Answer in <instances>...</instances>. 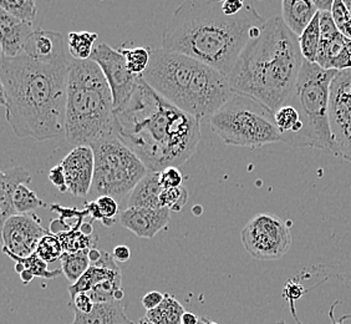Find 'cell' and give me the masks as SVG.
<instances>
[{"label":"cell","mask_w":351,"mask_h":324,"mask_svg":"<svg viewBox=\"0 0 351 324\" xmlns=\"http://www.w3.org/2000/svg\"><path fill=\"white\" fill-rule=\"evenodd\" d=\"M244 248L259 261H277L291 250V223L271 213H258L241 232Z\"/></svg>","instance_id":"obj_10"},{"label":"cell","mask_w":351,"mask_h":324,"mask_svg":"<svg viewBox=\"0 0 351 324\" xmlns=\"http://www.w3.org/2000/svg\"><path fill=\"white\" fill-rule=\"evenodd\" d=\"M322 43V30H320V12H317L311 24L305 27L304 32L299 36V47L305 61L315 62L317 50Z\"/></svg>","instance_id":"obj_25"},{"label":"cell","mask_w":351,"mask_h":324,"mask_svg":"<svg viewBox=\"0 0 351 324\" xmlns=\"http://www.w3.org/2000/svg\"><path fill=\"white\" fill-rule=\"evenodd\" d=\"M35 252L47 264H53L55 261L60 259L64 253V248L59 236L49 231V233L41 238Z\"/></svg>","instance_id":"obj_34"},{"label":"cell","mask_w":351,"mask_h":324,"mask_svg":"<svg viewBox=\"0 0 351 324\" xmlns=\"http://www.w3.org/2000/svg\"><path fill=\"white\" fill-rule=\"evenodd\" d=\"M345 36L337 25H328L322 29V43L317 50V62L319 67L332 70V64L343 51Z\"/></svg>","instance_id":"obj_22"},{"label":"cell","mask_w":351,"mask_h":324,"mask_svg":"<svg viewBox=\"0 0 351 324\" xmlns=\"http://www.w3.org/2000/svg\"><path fill=\"white\" fill-rule=\"evenodd\" d=\"M244 7V0H223V12L227 15H237L243 10Z\"/></svg>","instance_id":"obj_44"},{"label":"cell","mask_w":351,"mask_h":324,"mask_svg":"<svg viewBox=\"0 0 351 324\" xmlns=\"http://www.w3.org/2000/svg\"><path fill=\"white\" fill-rule=\"evenodd\" d=\"M198 324H208V319H206V318H201Z\"/></svg>","instance_id":"obj_56"},{"label":"cell","mask_w":351,"mask_h":324,"mask_svg":"<svg viewBox=\"0 0 351 324\" xmlns=\"http://www.w3.org/2000/svg\"><path fill=\"white\" fill-rule=\"evenodd\" d=\"M71 305L74 311L88 314L94 310L95 302L88 296V292H82V293H77L74 298H71Z\"/></svg>","instance_id":"obj_41"},{"label":"cell","mask_w":351,"mask_h":324,"mask_svg":"<svg viewBox=\"0 0 351 324\" xmlns=\"http://www.w3.org/2000/svg\"><path fill=\"white\" fill-rule=\"evenodd\" d=\"M0 8L21 21H33L38 15L35 0H0Z\"/></svg>","instance_id":"obj_33"},{"label":"cell","mask_w":351,"mask_h":324,"mask_svg":"<svg viewBox=\"0 0 351 324\" xmlns=\"http://www.w3.org/2000/svg\"><path fill=\"white\" fill-rule=\"evenodd\" d=\"M341 33H343L346 38L351 39V18L350 21H348V23L345 24L344 27L341 29Z\"/></svg>","instance_id":"obj_53"},{"label":"cell","mask_w":351,"mask_h":324,"mask_svg":"<svg viewBox=\"0 0 351 324\" xmlns=\"http://www.w3.org/2000/svg\"><path fill=\"white\" fill-rule=\"evenodd\" d=\"M184 308L173 296L165 293V299L155 310L146 312V317L155 324H181Z\"/></svg>","instance_id":"obj_24"},{"label":"cell","mask_w":351,"mask_h":324,"mask_svg":"<svg viewBox=\"0 0 351 324\" xmlns=\"http://www.w3.org/2000/svg\"><path fill=\"white\" fill-rule=\"evenodd\" d=\"M99 209L102 215V223L106 227H111L119 215V203L117 200L111 196H99L96 198Z\"/></svg>","instance_id":"obj_37"},{"label":"cell","mask_w":351,"mask_h":324,"mask_svg":"<svg viewBox=\"0 0 351 324\" xmlns=\"http://www.w3.org/2000/svg\"><path fill=\"white\" fill-rule=\"evenodd\" d=\"M65 137L76 146L117 137L115 105L101 68L88 60H73L69 71Z\"/></svg>","instance_id":"obj_6"},{"label":"cell","mask_w":351,"mask_h":324,"mask_svg":"<svg viewBox=\"0 0 351 324\" xmlns=\"http://www.w3.org/2000/svg\"><path fill=\"white\" fill-rule=\"evenodd\" d=\"M162 189V185L160 183V171H149L132 189L130 195L129 207L162 209L160 205Z\"/></svg>","instance_id":"obj_21"},{"label":"cell","mask_w":351,"mask_h":324,"mask_svg":"<svg viewBox=\"0 0 351 324\" xmlns=\"http://www.w3.org/2000/svg\"><path fill=\"white\" fill-rule=\"evenodd\" d=\"M189 200V192L183 186L175 189H163L160 196L161 207L169 209L172 212H180L186 206Z\"/></svg>","instance_id":"obj_36"},{"label":"cell","mask_w":351,"mask_h":324,"mask_svg":"<svg viewBox=\"0 0 351 324\" xmlns=\"http://www.w3.org/2000/svg\"><path fill=\"white\" fill-rule=\"evenodd\" d=\"M102 251L97 250L96 247L91 248L88 251V259H90V264H95L100 258H101Z\"/></svg>","instance_id":"obj_49"},{"label":"cell","mask_w":351,"mask_h":324,"mask_svg":"<svg viewBox=\"0 0 351 324\" xmlns=\"http://www.w3.org/2000/svg\"><path fill=\"white\" fill-rule=\"evenodd\" d=\"M99 35L90 32H71L69 33V53L74 60H88L94 51L95 41Z\"/></svg>","instance_id":"obj_27"},{"label":"cell","mask_w":351,"mask_h":324,"mask_svg":"<svg viewBox=\"0 0 351 324\" xmlns=\"http://www.w3.org/2000/svg\"><path fill=\"white\" fill-rule=\"evenodd\" d=\"M331 15H332L334 21L338 25L340 32L344 27L345 24L350 21L351 18V14L349 13V10H348V8L345 5L343 0H334L332 8H331Z\"/></svg>","instance_id":"obj_39"},{"label":"cell","mask_w":351,"mask_h":324,"mask_svg":"<svg viewBox=\"0 0 351 324\" xmlns=\"http://www.w3.org/2000/svg\"><path fill=\"white\" fill-rule=\"evenodd\" d=\"M142 79L166 100L199 120L210 117L234 94L221 71L163 47L151 49V61Z\"/></svg>","instance_id":"obj_5"},{"label":"cell","mask_w":351,"mask_h":324,"mask_svg":"<svg viewBox=\"0 0 351 324\" xmlns=\"http://www.w3.org/2000/svg\"><path fill=\"white\" fill-rule=\"evenodd\" d=\"M21 281H23V284H30L32 281H33V278H34V275L30 272V270H23L21 273Z\"/></svg>","instance_id":"obj_50"},{"label":"cell","mask_w":351,"mask_h":324,"mask_svg":"<svg viewBox=\"0 0 351 324\" xmlns=\"http://www.w3.org/2000/svg\"><path fill=\"white\" fill-rule=\"evenodd\" d=\"M305 59L294 34L282 16L264 23L228 75L230 88L277 111L289 100Z\"/></svg>","instance_id":"obj_4"},{"label":"cell","mask_w":351,"mask_h":324,"mask_svg":"<svg viewBox=\"0 0 351 324\" xmlns=\"http://www.w3.org/2000/svg\"><path fill=\"white\" fill-rule=\"evenodd\" d=\"M80 230L86 233V235H94V229H93V223L84 222Z\"/></svg>","instance_id":"obj_52"},{"label":"cell","mask_w":351,"mask_h":324,"mask_svg":"<svg viewBox=\"0 0 351 324\" xmlns=\"http://www.w3.org/2000/svg\"><path fill=\"white\" fill-rule=\"evenodd\" d=\"M329 122L331 155L351 163V69L338 71L331 81Z\"/></svg>","instance_id":"obj_11"},{"label":"cell","mask_w":351,"mask_h":324,"mask_svg":"<svg viewBox=\"0 0 351 324\" xmlns=\"http://www.w3.org/2000/svg\"><path fill=\"white\" fill-rule=\"evenodd\" d=\"M210 130L226 145L258 149L280 142L274 111L243 94L232 95L210 117Z\"/></svg>","instance_id":"obj_8"},{"label":"cell","mask_w":351,"mask_h":324,"mask_svg":"<svg viewBox=\"0 0 351 324\" xmlns=\"http://www.w3.org/2000/svg\"><path fill=\"white\" fill-rule=\"evenodd\" d=\"M201 318L197 317L195 313L192 312H184L183 313L182 319H181V324H198Z\"/></svg>","instance_id":"obj_48"},{"label":"cell","mask_w":351,"mask_h":324,"mask_svg":"<svg viewBox=\"0 0 351 324\" xmlns=\"http://www.w3.org/2000/svg\"><path fill=\"white\" fill-rule=\"evenodd\" d=\"M90 59L101 68L112 93L115 110L122 108L134 94L140 76H136L130 71L121 51L110 47L106 43H101L95 47Z\"/></svg>","instance_id":"obj_12"},{"label":"cell","mask_w":351,"mask_h":324,"mask_svg":"<svg viewBox=\"0 0 351 324\" xmlns=\"http://www.w3.org/2000/svg\"><path fill=\"white\" fill-rule=\"evenodd\" d=\"M32 183V176L21 166H14L0 174V220L1 224L9 217L18 215L14 207V195L21 183L29 185Z\"/></svg>","instance_id":"obj_18"},{"label":"cell","mask_w":351,"mask_h":324,"mask_svg":"<svg viewBox=\"0 0 351 324\" xmlns=\"http://www.w3.org/2000/svg\"><path fill=\"white\" fill-rule=\"evenodd\" d=\"M94 180L91 191L96 196L121 200L149 172L141 159L119 137L94 143Z\"/></svg>","instance_id":"obj_9"},{"label":"cell","mask_w":351,"mask_h":324,"mask_svg":"<svg viewBox=\"0 0 351 324\" xmlns=\"http://www.w3.org/2000/svg\"><path fill=\"white\" fill-rule=\"evenodd\" d=\"M151 49L152 47H122L121 54L125 56L130 71L136 76H142L146 73L151 61Z\"/></svg>","instance_id":"obj_31"},{"label":"cell","mask_w":351,"mask_h":324,"mask_svg":"<svg viewBox=\"0 0 351 324\" xmlns=\"http://www.w3.org/2000/svg\"><path fill=\"white\" fill-rule=\"evenodd\" d=\"M23 54L41 62H56L68 59L61 33L40 29L30 35L23 49Z\"/></svg>","instance_id":"obj_17"},{"label":"cell","mask_w":351,"mask_h":324,"mask_svg":"<svg viewBox=\"0 0 351 324\" xmlns=\"http://www.w3.org/2000/svg\"><path fill=\"white\" fill-rule=\"evenodd\" d=\"M64 252L76 253L80 251L95 248L97 243V237L95 235H86L82 230L64 231L59 235Z\"/></svg>","instance_id":"obj_28"},{"label":"cell","mask_w":351,"mask_h":324,"mask_svg":"<svg viewBox=\"0 0 351 324\" xmlns=\"http://www.w3.org/2000/svg\"><path fill=\"white\" fill-rule=\"evenodd\" d=\"M121 284L122 277L104 281L101 284H96L94 288L88 290V296L91 297L95 303L122 301L125 293L122 290Z\"/></svg>","instance_id":"obj_30"},{"label":"cell","mask_w":351,"mask_h":324,"mask_svg":"<svg viewBox=\"0 0 351 324\" xmlns=\"http://www.w3.org/2000/svg\"><path fill=\"white\" fill-rule=\"evenodd\" d=\"M49 181L53 183L55 187L60 191L61 194L69 192L65 170H64L61 163L55 165L54 167L49 171Z\"/></svg>","instance_id":"obj_40"},{"label":"cell","mask_w":351,"mask_h":324,"mask_svg":"<svg viewBox=\"0 0 351 324\" xmlns=\"http://www.w3.org/2000/svg\"><path fill=\"white\" fill-rule=\"evenodd\" d=\"M160 183L162 185L163 189L181 187L183 183L182 174L176 166H169L160 171Z\"/></svg>","instance_id":"obj_38"},{"label":"cell","mask_w":351,"mask_h":324,"mask_svg":"<svg viewBox=\"0 0 351 324\" xmlns=\"http://www.w3.org/2000/svg\"><path fill=\"white\" fill-rule=\"evenodd\" d=\"M71 61L41 62L21 54L1 58V105L18 137L47 141L65 135Z\"/></svg>","instance_id":"obj_1"},{"label":"cell","mask_w":351,"mask_h":324,"mask_svg":"<svg viewBox=\"0 0 351 324\" xmlns=\"http://www.w3.org/2000/svg\"><path fill=\"white\" fill-rule=\"evenodd\" d=\"M112 255H114L116 261L119 264L120 262H128L130 258H131V250L125 244H119V246H116L115 248H114Z\"/></svg>","instance_id":"obj_45"},{"label":"cell","mask_w":351,"mask_h":324,"mask_svg":"<svg viewBox=\"0 0 351 324\" xmlns=\"http://www.w3.org/2000/svg\"><path fill=\"white\" fill-rule=\"evenodd\" d=\"M169 209H145V207H128L120 213L122 227L131 231L140 238L154 237L167 227L171 215Z\"/></svg>","instance_id":"obj_15"},{"label":"cell","mask_w":351,"mask_h":324,"mask_svg":"<svg viewBox=\"0 0 351 324\" xmlns=\"http://www.w3.org/2000/svg\"><path fill=\"white\" fill-rule=\"evenodd\" d=\"M65 170L69 192L73 196L88 195L94 180L95 155L91 146H76L60 162Z\"/></svg>","instance_id":"obj_14"},{"label":"cell","mask_w":351,"mask_h":324,"mask_svg":"<svg viewBox=\"0 0 351 324\" xmlns=\"http://www.w3.org/2000/svg\"><path fill=\"white\" fill-rule=\"evenodd\" d=\"M223 0H184L171 15L162 47L202 61L228 78L244 47L261 34L263 16L253 4L237 15L223 12Z\"/></svg>","instance_id":"obj_3"},{"label":"cell","mask_w":351,"mask_h":324,"mask_svg":"<svg viewBox=\"0 0 351 324\" xmlns=\"http://www.w3.org/2000/svg\"><path fill=\"white\" fill-rule=\"evenodd\" d=\"M117 137L149 171L182 165L196 154L201 120L177 108L138 78L129 102L115 110Z\"/></svg>","instance_id":"obj_2"},{"label":"cell","mask_w":351,"mask_h":324,"mask_svg":"<svg viewBox=\"0 0 351 324\" xmlns=\"http://www.w3.org/2000/svg\"><path fill=\"white\" fill-rule=\"evenodd\" d=\"M13 202L16 213H21V215L30 213L36 209L47 206V203L39 198L34 191L25 183H21L15 191Z\"/></svg>","instance_id":"obj_32"},{"label":"cell","mask_w":351,"mask_h":324,"mask_svg":"<svg viewBox=\"0 0 351 324\" xmlns=\"http://www.w3.org/2000/svg\"><path fill=\"white\" fill-rule=\"evenodd\" d=\"M5 255H8L9 258H12L15 264H19L24 267V270H30L34 277L47 278V279H51V278H56L60 276L62 273V270H50L47 268V262H45L44 259H41L39 255L34 252L33 255L30 256L21 257L15 256L10 252H4Z\"/></svg>","instance_id":"obj_29"},{"label":"cell","mask_w":351,"mask_h":324,"mask_svg":"<svg viewBox=\"0 0 351 324\" xmlns=\"http://www.w3.org/2000/svg\"><path fill=\"white\" fill-rule=\"evenodd\" d=\"M163 299H165V293H161L158 290H152L146 293L145 297L142 298V305L146 308V311H151L162 303Z\"/></svg>","instance_id":"obj_43"},{"label":"cell","mask_w":351,"mask_h":324,"mask_svg":"<svg viewBox=\"0 0 351 324\" xmlns=\"http://www.w3.org/2000/svg\"><path fill=\"white\" fill-rule=\"evenodd\" d=\"M337 70H326L317 62L304 61L295 88L287 104L297 108L300 117V132L291 148H309L330 152L329 122L330 85Z\"/></svg>","instance_id":"obj_7"},{"label":"cell","mask_w":351,"mask_h":324,"mask_svg":"<svg viewBox=\"0 0 351 324\" xmlns=\"http://www.w3.org/2000/svg\"><path fill=\"white\" fill-rule=\"evenodd\" d=\"M313 0H282V18L294 34L300 36L317 15Z\"/></svg>","instance_id":"obj_20"},{"label":"cell","mask_w":351,"mask_h":324,"mask_svg":"<svg viewBox=\"0 0 351 324\" xmlns=\"http://www.w3.org/2000/svg\"><path fill=\"white\" fill-rule=\"evenodd\" d=\"M90 250L80 251L76 253H68V252L62 253L60 258L61 270H62V275L66 277L70 284L77 282L91 266L88 259Z\"/></svg>","instance_id":"obj_26"},{"label":"cell","mask_w":351,"mask_h":324,"mask_svg":"<svg viewBox=\"0 0 351 324\" xmlns=\"http://www.w3.org/2000/svg\"><path fill=\"white\" fill-rule=\"evenodd\" d=\"M334 308H335V304H332V307H331L330 312H329V317L331 319V324H345V319H348V318H350V316H345V317H341L339 321H337L335 318H334Z\"/></svg>","instance_id":"obj_51"},{"label":"cell","mask_w":351,"mask_h":324,"mask_svg":"<svg viewBox=\"0 0 351 324\" xmlns=\"http://www.w3.org/2000/svg\"><path fill=\"white\" fill-rule=\"evenodd\" d=\"M319 12H330L334 0H313Z\"/></svg>","instance_id":"obj_47"},{"label":"cell","mask_w":351,"mask_h":324,"mask_svg":"<svg viewBox=\"0 0 351 324\" xmlns=\"http://www.w3.org/2000/svg\"><path fill=\"white\" fill-rule=\"evenodd\" d=\"M75 312L71 324H134L125 312L121 301L95 303L94 310L88 314Z\"/></svg>","instance_id":"obj_19"},{"label":"cell","mask_w":351,"mask_h":324,"mask_svg":"<svg viewBox=\"0 0 351 324\" xmlns=\"http://www.w3.org/2000/svg\"><path fill=\"white\" fill-rule=\"evenodd\" d=\"M344 1L345 5L348 8V10H349V13L351 14V0H343Z\"/></svg>","instance_id":"obj_55"},{"label":"cell","mask_w":351,"mask_h":324,"mask_svg":"<svg viewBox=\"0 0 351 324\" xmlns=\"http://www.w3.org/2000/svg\"><path fill=\"white\" fill-rule=\"evenodd\" d=\"M35 30L33 21H21L0 10L1 58H15L23 54L25 43Z\"/></svg>","instance_id":"obj_16"},{"label":"cell","mask_w":351,"mask_h":324,"mask_svg":"<svg viewBox=\"0 0 351 324\" xmlns=\"http://www.w3.org/2000/svg\"><path fill=\"white\" fill-rule=\"evenodd\" d=\"M117 277H122L121 270H110L91 264L77 282L69 286V293L71 298H74L77 293L88 292L91 288H94L96 284Z\"/></svg>","instance_id":"obj_23"},{"label":"cell","mask_w":351,"mask_h":324,"mask_svg":"<svg viewBox=\"0 0 351 324\" xmlns=\"http://www.w3.org/2000/svg\"><path fill=\"white\" fill-rule=\"evenodd\" d=\"M47 233L49 231L41 226L40 217L34 212L14 215L1 224L3 252L7 251L21 258L30 256Z\"/></svg>","instance_id":"obj_13"},{"label":"cell","mask_w":351,"mask_h":324,"mask_svg":"<svg viewBox=\"0 0 351 324\" xmlns=\"http://www.w3.org/2000/svg\"><path fill=\"white\" fill-rule=\"evenodd\" d=\"M51 211H55L60 215L59 220L64 231L80 230L84 224V218L88 216V212L85 209L79 211L76 209H68V207H62L58 203L51 205Z\"/></svg>","instance_id":"obj_35"},{"label":"cell","mask_w":351,"mask_h":324,"mask_svg":"<svg viewBox=\"0 0 351 324\" xmlns=\"http://www.w3.org/2000/svg\"><path fill=\"white\" fill-rule=\"evenodd\" d=\"M138 324H155V323H154V322H151V321H149V318L143 317V318H141V319H140V321H138Z\"/></svg>","instance_id":"obj_54"},{"label":"cell","mask_w":351,"mask_h":324,"mask_svg":"<svg viewBox=\"0 0 351 324\" xmlns=\"http://www.w3.org/2000/svg\"><path fill=\"white\" fill-rule=\"evenodd\" d=\"M346 69H351V39H349V38L345 39L344 49L332 64V70L341 71V70H346Z\"/></svg>","instance_id":"obj_42"},{"label":"cell","mask_w":351,"mask_h":324,"mask_svg":"<svg viewBox=\"0 0 351 324\" xmlns=\"http://www.w3.org/2000/svg\"><path fill=\"white\" fill-rule=\"evenodd\" d=\"M85 211L88 212V216L91 217L93 220H97V221H101L102 222V215L99 209V205L95 201H86L85 202Z\"/></svg>","instance_id":"obj_46"}]
</instances>
